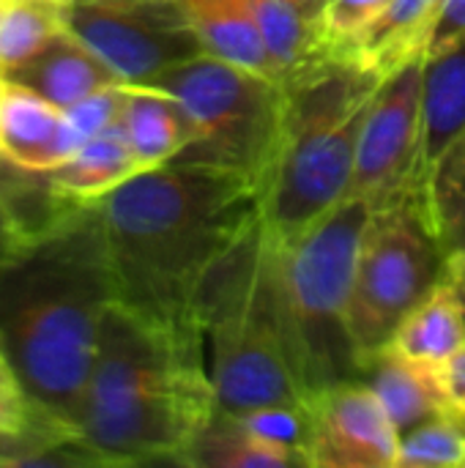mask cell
Returning a JSON list of instances; mask_svg holds the SVG:
<instances>
[{"instance_id":"obj_1","label":"cell","mask_w":465,"mask_h":468,"mask_svg":"<svg viewBox=\"0 0 465 468\" xmlns=\"http://www.w3.org/2000/svg\"><path fill=\"white\" fill-rule=\"evenodd\" d=\"M118 302L148 324L203 343V291L260 219L255 181L236 170L167 162L99 197Z\"/></svg>"},{"instance_id":"obj_2","label":"cell","mask_w":465,"mask_h":468,"mask_svg":"<svg viewBox=\"0 0 465 468\" xmlns=\"http://www.w3.org/2000/svg\"><path fill=\"white\" fill-rule=\"evenodd\" d=\"M112 302L118 288L99 200L77 203L0 263V348L27 392L71 428Z\"/></svg>"},{"instance_id":"obj_3","label":"cell","mask_w":465,"mask_h":468,"mask_svg":"<svg viewBox=\"0 0 465 468\" xmlns=\"http://www.w3.org/2000/svg\"><path fill=\"white\" fill-rule=\"evenodd\" d=\"M217 411L203 343L159 329L112 302L77 414L82 444L104 466L181 463Z\"/></svg>"},{"instance_id":"obj_4","label":"cell","mask_w":465,"mask_h":468,"mask_svg":"<svg viewBox=\"0 0 465 468\" xmlns=\"http://www.w3.org/2000/svg\"><path fill=\"white\" fill-rule=\"evenodd\" d=\"M381 80L332 52L285 82L282 137L260 184V217L277 244H291L345 200Z\"/></svg>"},{"instance_id":"obj_5","label":"cell","mask_w":465,"mask_h":468,"mask_svg":"<svg viewBox=\"0 0 465 468\" xmlns=\"http://www.w3.org/2000/svg\"><path fill=\"white\" fill-rule=\"evenodd\" d=\"M203 332L211 340V381L233 414L307 409L277 277V241L263 217L219 261L203 291Z\"/></svg>"},{"instance_id":"obj_6","label":"cell","mask_w":465,"mask_h":468,"mask_svg":"<svg viewBox=\"0 0 465 468\" xmlns=\"http://www.w3.org/2000/svg\"><path fill=\"white\" fill-rule=\"evenodd\" d=\"M373 206L340 200L291 244H277V277L304 387L318 392L359 381L362 354L351 332L356 258Z\"/></svg>"},{"instance_id":"obj_7","label":"cell","mask_w":465,"mask_h":468,"mask_svg":"<svg viewBox=\"0 0 465 468\" xmlns=\"http://www.w3.org/2000/svg\"><path fill=\"white\" fill-rule=\"evenodd\" d=\"M148 88L173 93L195 121V143L173 162L236 170L260 192L282 137L288 104L282 82L203 52L159 74Z\"/></svg>"},{"instance_id":"obj_8","label":"cell","mask_w":465,"mask_h":468,"mask_svg":"<svg viewBox=\"0 0 465 468\" xmlns=\"http://www.w3.org/2000/svg\"><path fill=\"white\" fill-rule=\"evenodd\" d=\"M447 271L449 255L433 230L422 186L373 208L356 258L351 302V332L362 365L386 348L397 326L447 282Z\"/></svg>"},{"instance_id":"obj_9","label":"cell","mask_w":465,"mask_h":468,"mask_svg":"<svg viewBox=\"0 0 465 468\" xmlns=\"http://www.w3.org/2000/svg\"><path fill=\"white\" fill-rule=\"evenodd\" d=\"M63 19L123 85H148L203 55L184 0H66Z\"/></svg>"},{"instance_id":"obj_10","label":"cell","mask_w":465,"mask_h":468,"mask_svg":"<svg viewBox=\"0 0 465 468\" xmlns=\"http://www.w3.org/2000/svg\"><path fill=\"white\" fill-rule=\"evenodd\" d=\"M422 74L425 58H411L378 82L345 197H359L373 208H381L395 203L411 186H419Z\"/></svg>"},{"instance_id":"obj_11","label":"cell","mask_w":465,"mask_h":468,"mask_svg":"<svg viewBox=\"0 0 465 468\" xmlns=\"http://www.w3.org/2000/svg\"><path fill=\"white\" fill-rule=\"evenodd\" d=\"M310 409V468H395L400 433L365 381L329 387Z\"/></svg>"},{"instance_id":"obj_12","label":"cell","mask_w":465,"mask_h":468,"mask_svg":"<svg viewBox=\"0 0 465 468\" xmlns=\"http://www.w3.org/2000/svg\"><path fill=\"white\" fill-rule=\"evenodd\" d=\"M77 151L66 115L36 90L3 77L0 82V159L47 173Z\"/></svg>"},{"instance_id":"obj_13","label":"cell","mask_w":465,"mask_h":468,"mask_svg":"<svg viewBox=\"0 0 465 468\" xmlns=\"http://www.w3.org/2000/svg\"><path fill=\"white\" fill-rule=\"evenodd\" d=\"M384 403L400 436L449 414V392L444 367L414 362L392 348L370 354L362 365V378Z\"/></svg>"},{"instance_id":"obj_14","label":"cell","mask_w":465,"mask_h":468,"mask_svg":"<svg viewBox=\"0 0 465 468\" xmlns=\"http://www.w3.org/2000/svg\"><path fill=\"white\" fill-rule=\"evenodd\" d=\"M5 77L36 90L60 110L104 88L123 85L118 74L66 27L55 33L33 58L11 69Z\"/></svg>"},{"instance_id":"obj_15","label":"cell","mask_w":465,"mask_h":468,"mask_svg":"<svg viewBox=\"0 0 465 468\" xmlns=\"http://www.w3.org/2000/svg\"><path fill=\"white\" fill-rule=\"evenodd\" d=\"M465 132V36L425 58L422 74V143L417 184L425 186L439 156Z\"/></svg>"},{"instance_id":"obj_16","label":"cell","mask_w":465,"mask_h":468,"mask_svg":"<svg viewBox=\"0 0 465 468\" xmlns=\"http://www.w3.org/2000/svg\"><path fill=\"white\" fill-rule=\"evenodd\" d=\"M118 123L143 170L178 159L197 137L189 110L173 93L148 85H126Z\"/></svg>"},{"instance_id":"obj_17","label":"cell","mask_w":465,"mask_h":468,"mask_svg":"<svg viewBox=\"0 0 465 468\" xmlns=\"http://www.w3.org/2000/svg\"><path fill=\"white\" fill-rule=\"evenodd\" d=\"M444 0H392L345 49L334 52L386 77L411 58H425L430 27Z\"/></svg>"},{"instance_id":"obj_18","label":"cell","mask_w":465,"mask_h":468,"mask_svg":"<svg viewBox=\"0 0 465 468\" xmlns=\"http://www.w3.org/2000/svg\"><path fill=\"white\" fill-rule=\"evenodd\" d=\"M178 466L310 468V463L299 450L258 433L238 414H230L219 406V411L211 417V422L197 433V439L181 455Z\"/></svg>"},{"instance_id":"obj_19","label":"cell","mask_w":465,"mask_h":468,"mask_svg":"<svg viewBox=\"0 0 465 468\" xmlns=\"http://www.w3.org/2000/svg\"><path fill=\"white\" fill-rule=\"evenodd\" d=\"M203 52L280 82L249 0H184Z\"/></svg>"},{"instance_id":"obj_20","label":"cell","mask_w":465,"mask_h":468,"mask_svg":"<svg viewBox=\"0 0 465 468\" xmlns=\"http://www.w3.org/2000/svg\"><path fill=\"white\" fill-rule=\"evenodd\" d=\"M249 8L282 85L332 55L323 33V11L299 0H249Z\"/></svg>"},{"instance_id":"obj_21","label":"cell","mask_w":465,"mask_h":468,"mask_svg":"<svg viewBox=\"0 0 465 468\" xmlns=\"http://www.w3.org/2000/svg\"><path fill=\"white\" fill-rule=\"evenodd\" d=\"M140 170L121 123H115L79 145L63 165L47 170V178L74 200H99Z\"/></svg>"},{"instance_id":"obj_22","label":"cell","mask_w":465,"mask_h":468,"mask_svg":"<svg viewBox=\"0 0 465 468\" xmlns=\"http://www.w3.org/2000/svg\"><path fill=\"white\" fill-rule=\"evenodd\" d=\"M392 351L433 367H447L465 348V326L460 304L449 282L439 285L395 332Z\"/></svg>"},{"instance_id":"obj_23","label":"cell","mask_w":465,"mask_h":468,"mask_svg":"<svg viewBox=\"0 0 465 468\" xmlns=\"http://www.w3.org/2000/svg\"><path fill=\"white\" fill-rule=\"evenodd\" d=\"M422 189L444 252L465 255V132L439 156Z\"/></svg>"},{"instance_id":"obj_24","label":"cell","mask_w":465,"mask_h":468,"mask_svg":"<svg viewBox=\"0 0 465 468\" xmlns=\"http://www.w3.org/2000/svg\"><path fill=\"white\" fill-rule=\"evenodd\" d=\"M66 0H0V74L33 58L66 27Z\"/></svg>"},{"instance_id":"obj_25","label":"cell","mask_w":465,"mask_h":468,"mask_svg":"<svg viewBox=\"0 0 465 468\" xmlns=\"http://www.w3.org/2000/svg\"><path fill=\"white\" fill-rule=\"evenodd\" d=\"M0 428L22 436H36L47 441H71L79 439L77 428L55 417L47 406H41L27 387L22 384L19 373L8 362L0 348Z\"/></svg>"},{"instance_id":"obj_26","label":"cell","mask_w":465,"mask_h":468,"mask_svg":"<svg viewBox=\"0 0 465 468\" xmlns=\"http://www.w3.org/2000/svg\"><path fill=\"white\" fill-rule=\"evenodd\" d=\"M395 468H465V425L452 417H436L400 436Z\"/></svg>"},{"instance_id":"obj_27","label":"cell","mask_w":465,"mask_h":468,"mask_svg":"<svg viewBox=\"0 0 465 468\" xmlns=\"http://www.w3.org/2000/svg\"><path fill=\"white\" fill-rule=\"evenodd\" d=\"M123 90H126V85H112V88L90 93L82 101H77V104L63 110L69 134H71L77 148L85 145L90 137H96L104 129L118 123L121 107H123Z\"/></svg>"},{"instance_id":"obj_28","label":"cell","mask_w":465,"mask_h":468,"mask_svg":"<svg viewBox=\"0 0 465 468\" xmlns=\"http://www.w3.org/2000/svg\"><path fill=\"white\" fill-rule=\"evenodd\" d=\"M392 0H326L323 33L332 52L345 49Z\"/></svg>"},{"instance_id":"obj_29","label":"cell","mask_w":465,"mask_h":468,"mask_svg":"<svg viewBox=\"0 0 465 468\" xmlns=\"http://www.w3.org/2000/svg\"><path fill=\"white\" fill-rule=\"evenodd\" d=\"M465 36V0H444L430 36H428V47H425V58L447 49L452 41H458Z\"/></svg>"},{"instance_id":"obj_30","label":"cell","mask_w":465,"mask_h":468,"mask_svg":"<svg viewBox=\"0 0 465 468\" xmlns=\"http://www.w3.org/2000/svg\"><path fill=\"white\" fill-rule=\"evenodd\" d=\"M63 441H47L36 436H22L0 428V466H33L38 455H44L49 447Z\"/></svg>"},{"instance_id":"obj_31","label":"cell","mask_w":465,"mask_h":468,"mask_svg":"<svg viewBox=\"0 0 465 468\" xmlns=\"http://www.w3.org/2000/svg\"><path fill=\"white\" fill-rule=\"evenodd\" d=\"M27 239H33V236L25 233L16 214L11 211V206L0 195V263H5L11 255H16L27 244Z\"/></svg>"},{"instance_id":"obj_32","label":"cell","mask_w":465,"mask_h":468,"mask_svg":"<svg viewBox=\"0 0 465 468\" xmlns=\"http://www.w3.org/2000/svg\"><path fill=\"white\" fill-rule=\"evenodd\" d=\"M444 381L449 392V414L465 425V348L444 367Z\"/></svg>"},{"instance_id":"obj_33","label":"cell","mask_w":465,"mask_h":468,"mask_svg":"<svg viewBox=\"0 0 465 468\" xmlns=\"http://www.w3.org/2000/svg\"><path fill=\"white\" fill-rule=\"evenodd\" d=\"M447 282L460 304L463 313V326H465V255H452L449 258V271H447Z\"/></svg>"},{"instance_id":"obj_34","label":"cell","mask_w":465,"mask_h":468,"mask_svg":"<svg viewBox=\"0 0 465 468\" xmlns=\"http://www.w3.org/2000/svg\"><path fill=\"white\" fill-rule=\"evenodd\" d=\"M299 3L312 5V8H318V11H323V5H326V0H299Z\"/></svg>"},{"instance_id":"obj_35","label":"cell","mask_w":465,"mask_h":468,"mask_svg":"<svg viewBox=\"0 0 465 468\" xmlns=\"http://www.w3.org/2000/svg\"><path fill=\"white\" fill-rule=\"evenodd\" d=\"M0 82H3V74H0Z\"/></svg>"}]
</instances>
